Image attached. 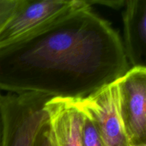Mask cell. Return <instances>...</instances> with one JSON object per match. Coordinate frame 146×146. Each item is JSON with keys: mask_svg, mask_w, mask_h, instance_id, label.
I'll use <instances>...</instances> for the list:
<instances>
[{"mask_svg": "<svg viewBox=\"0 0 146 146\" xmlns=\"http://www.w3.org/2000/svg\"><path fill=\"white\" fill-rule=\"evenodd\" d=\"M76 100L92 118L103 146H131L120 112L116 81Z\"/></svg>", "mask_w": 146, "mask_h": 146, "instance_id": "obj_4", "label": "cell"}, {"mask_svg": "<svg viewBox=\"0 0 146 146\" xmlns=\"http://www.w3.org/2000/svg\"><path fill=\"white\" fill-rule=\"evenodd\" d=\"M2 94L1 91H0V146L1 143V135H2V116H1V98Z\"/></svg>", "mask_w": 146, "mask_h": 146, "instance_id": "obj_12", "label": "cell"}, {"mask_svg": "<svg viewBox=\"0 0 146 146\" xmlns=\"http://www.w3.org/2000/svg\"><path fill=\"white\" fill-rule=\"evenodd\" d=\"M47 96L34 92L1 96V146H34L38 135L48 123L45 106Z\"/></svg>", "mask_w": 146, "mask_h": 146, "instance_id": "obj_2", "label": "cell"}, {"mask_svg": "<svg viewBox=\"0 0 146 146\" xmlns=\"http://www.w3.org/2000/svg\"><path fill=\"white\" fill-rule=\"evenodd\" d=\"M138 146H146V144H145V145H138Z\"/></svg>", "mask_w": 146, "mask_h": 146, "instance_id": "obj_13", "label": "cell"}, {"mask_svg": "<svg viewBox=\"0 0 146 146\" xmlns=\"http://www.w3.org/2000/svg\"><path fill=\"white\" fill-rule=\"evenodd\" d=\"M123 29V44L130 67L146 69V0H127Z\"/></svg>", "mask_w": 146, "mask_h": 146, "instance_id": "obj_7", "label": "cell"}, {"mask_svg": "<svg viewBox=\"0 0 146 146\" xmlns=\"http://www.w3.org/2000/svg\"><path fill=\"white\" fill-rule=\"evenodd\" d=\"M86 4V0H24L0 36V46Z\"/></svg>", "mask_w": 146, "mask_h": 146, "instance_id": "obj_5", "label": "cell"}, {"mask_svg": "<svg viewBox=\"0 0 146 146\" xmlns=\"http://www.w3.org/2000/svg\"><path fill=\"white\" fill-rule=\"evenodd\" d=\"M24 0H0V36Z\"/></svg>", "mask_w": 146, "mask_h": 146, "instance_id": "obj_9", "label": "cell"}, {"mask_svg": "<svg viewBox=\"0 0 146 146\" xmlns=\"http://www.w3.org/2000/svg\"><path fill=\"white\" fill-rule=\"evenodd\" d=\"M34 146H55L48 123L41 131Z\"/></svg>", "mask_w": 146, "mask_h": 146, "instance_id": "obj_10", "label": "cell"}, {"mask_svg": "<svg viewBox=\"0 0 146 146\" xmlns=\"http://www.w3.org/2000/svg\"><path fill=\"white\" fill-rule=\"evenodd\" d=\"M120 112L131 146L146 144V69L130 68L116 81Z\"/></svg>", "mask_w": 146, "mask_h": 146, "instance_id": "obj_3", "label": "cell"}, {"mask_svg": "<svg viewBox=\"0 0 146 146\" xmlns=\"http://www.w3.org/2000/svg\"><path fill=\"white\" fill-rule=\"evenodd\" d=\"M77 101V100H76ZM78 103V101H77ZM80 108L83 113L82 124H81V141L83 146H103L101 137L98 132L95 123L89 114L83 109L80 105Z\"/></svg>", "mask_w": 146, "mask_h": 146, "instance_id": "obj_8", "label": "cell"}, {"mask_svg": "<svg viewBox=\"0 0 146 146\" xmlns=\"http://www.w3.org/2000/svg\"><path fill=\"white\" fill-rule=\"evenodd\" d=\"M55 146H83V113L74 98H51L46 104Z\"/></svg>", "mask_w": 146, "mask_h": 146, "instance_id": "obj_6", "label": "cell"}, {"mask_svg": "<svg viewBox=\"0 0 146 146\" xmlns=\"http://www.w3.org/2000/svg\"><path fill=\"white\" fill-rule=\"evenodd\" d=\"M86 2L0 46V91L84 98L130 69L120 35Z\"/></svg>", "mask_w": 146, "mask_h": 146, "instance_id": "obj_1", "label": "cell"}, {"mask_svg": "<svg viewBox=\"0 0 146 146\" xmlns=\"http://www.w3.org/2000/svg\"><path fill=\"white\" fill-rule=\"evenodd\" d=\"M88 4L92 7L95 4L104 6L113 9H123L125 5V0H113V1H104V0H87Z\"/></svg>", "mask_w": 146, "mask_h": 146, "instance_id": "obj_11", "label": "cell"}]
</instances>
